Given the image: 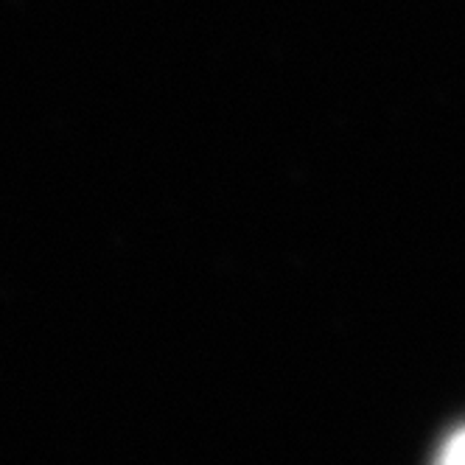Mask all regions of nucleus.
Listing matches in <instances>:
<instances>
[{
    "label": "nucleus",
    "mask_w": 465,
    "mask_h": 465,
    "mask_svg": "<svg viewBox=\"0 0 465 465\" xmlns=\"http://www.w3.org/2000/svg\"><path fill=\"white\" fill-rule=\"evenodd\" d=\"M435 465H465V426L449 435L435 457Z\"/></svg>",
    "instance_id": "obj_1"
}]
</instances>
